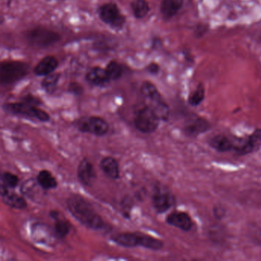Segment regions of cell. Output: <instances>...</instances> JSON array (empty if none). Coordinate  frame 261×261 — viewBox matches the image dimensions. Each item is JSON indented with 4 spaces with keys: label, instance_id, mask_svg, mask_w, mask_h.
Instances as JSON below:
<instances>
[{
    "label": "cell",
    "instance_id": "5",
    "mask_svg": "<svg viewBox=\"0 0 261 261\" xmlns=\"http://www.w3.org/2000/svg\"><path fill=\"white\" fill-rule=\"evenodd\" d=\"M30 71V66L20 62H5L1 64L0 76L3 85H11L25 77Z\"/></svg>",
    "mask_w": 261,
    "mask_h": 261
},
{
    "label": "cell",
    "instance_id": "7",
    "mask_svg": "<svg viewBox=\"0 0 261 261\" xmlns=\"http://www.w3.org/2000/svg\"><path fill=\"white\" fill-rule=\"evenodd\" d=\"M27 40L33 46L47 48L59 42L60 35L46 29L38 28L31 30L27 36Z\"/></svg>",
    "mask_w": 261,
    "mask_h": 261
},
{
    "label": "cell",
    "instance_id": "23",
    "mask_svg": "<svg viewBox=\"0 0 261 261\" xmlns=\"http://www.w3.org/2000/svg\"><path fill=\"white\" fill-rule=\"evenodd\" d=\"M36 181L38 185L45 190L56 189L58 186L57 180L53 176V174L46 169H43L39 172Z\"/></svg>",
    "mask_w": 261,
    "mask_h": 261
},
{
    "label": "cell",
    "instance_id": "29",
    "mask_svg": "<svg viewBox=\"0 0 261 261\" xmlns=\"http://www.w3.org/2000/svg\"><path fill=\"white\" fill-rule=\"evenodd\" d=\"M248 236L253 244L261 247V228L257 226L251 225L248 228Z\"/></svg>",
    "mask_w": 261,
    "mask_h": 261
},
{
    "label": "cell",
    "instance_id": "3",
    "mask_svg": "<svg viewBox=\"0 0 261 261\" xmlns=\"http://www.w3.org/2000/svg\"><path fill=\"white\" fill-rule=\"evenodd\" d=\"M3 108L6 112L13 115L38 120L41 122H48L50 120V116L46 111L27 101L6 103Z\"/></svg>",
    "mask_w": 261,
    "mask_h": 261
},
{
    "label": "cell",
    "instance_id": "20",
    "mask_svg": "<svg viewBox=\"0 0 261 261\" xmlns=\"http://www.w3.org/2000/svg\"><path fill=\"white\" fill-rule=\"evenodd\" d=\"M59 66V62L53 56H47L40 61L34 69V73L37 76H46L56 71Z\"/></svg>",
    "mask_w": 261,
    "mask_h": 261
},
{
    "label": "cell",
    "instance_id": "26",
    "mask_svg": "<svg viewBox=\"0 0 261 261\" xmlns=\"http://www.w3.org/2000/svg\"><path fill=\"white\" fill-rule=\"evenodd\" d=\"M204 95H205V90H204V85L202 84H198L196 89L189 96L188 102L191 106H198L204 100Z\"/></svg>",
    "mask_w": 261,
    "mask_h": 261
},
{
    "label": "cell",
    "instance_id": "14",
    "mask_svg": "<svg viewBox=\"0 0 261 261\" xmlns=\"http://www.w3.org/2000/svg\"><path fill=\"white\" fill-rule=\"evenodd\" d=\"M166 223L169 225L181 229L184 231H189L192 228L193 223L189 214L184 212H173L166 218Z\"/></svg>",
    "mask_w": 261,
    "mask_h": 261
},
{
    "label": "cell",
    "instance_id": "1",
    "mask_svg": "<svg viewBox=\"0 0 261 261\" xmlns=\"http://www.w3.org/2000/svg\"><path fill=\"white\" fill-rule=\"evenodd\" d=\"M67 207L77 221L88 228L98 230L105 227V221L91 202L79 195H72L67 200Z\"/></svg>",
    "mask_w": 261,
    "mask_h": 261
},
{
    "label": "cell",
    "instance_id": "2",
    "mask_svg": "<svg viewBox=\"0 0 261 261\" xmlns=\"http://www.w3.org/2000/svg\"><path fill=\"white\" fill-rule=\"evenodd\" d=\"M142 95L144 97L145 103L155 113L160 120L167 121L170 115V110L156 87L149 82L142 84L140 88Z\"/></svg>",
    "mask_w": 261,
    "mask_h": 261
},
{
    "label": "cell",
    "instance_id": "32",
    "mask_svg": "<svg viewBox=\"0 0 261 261\" xmlns=\"http://www.w3.org/2000/svg\"><path fill=\"white\" fill-rule=\"evenodd\" d=\"M214 213L216 215L217 218H222L225 212H224L223 207L218 206V207H215V209H214Z\"/></svg>",
    "mask_w": 261,
    "mask_h": 261
},
{
    "label": "cell",
    "instance_id": "24",
    "mask_svg": "<svg viewBox=\"0 0 261 261\" xmlns=\"http://www.w3.org/2000/svg\"><path fill=\"white\" fill-rule=\"evenodd\" d=\"M131 9L134 16L138 19H143L149 14V6L146 0H134Z\"/></svg>",
    "mask_w": 261,
    "mask_h": 261
},
{
    "label": "cell",
    "instance_id": "22",
    "mask_svg": "<svg viewBox=\"0 0 261 261\" xmlns=\"http://www.w3.org/2000/svg\"><path fill=\"white\" fill-rule=\"evenodd\" d=\"M32 236L37 243L48 244L51 240L50 228L42 224H36L32 227Z\"/></svg>",
    "mask_w": 261,
    "mask_h": 261
},
{
    "label": "cell",
    "instance_id": "30",
    "mask_svg": "<svg viewBox=\"0 0 261 261\" xmlns=\"http://www.w3.org/2000/svg\"><path fill=\"white\" fill-rule=\"evenodd\" d=\"M68 91L71 94H75V95H81L83 93L84 89L82 85L77 83H71L68 88Z\"/></svg>",
    "mask_w": 261,
    "mask_h": 261
},
{
    "label": "cell",
    "instance_id": "6",
    "mask_svg": "<svg viewBox=\"0 0 261 261\" xmlns=\"http://www.w3.org/2000/svg\"><path fill=\"white\" fill-rule=\"evenodd\" d=\"M75 126L82 133L93 135L105 136L109 130V124L105 119L99 117H85L75 122Z\"/></svg>",
    "mask_w": 261,
    "mask_h": 261
},
{
    "label": "cell",
    "instance_id": "11",
    "mask_svg": "<svg viewBox=\"0 0 261 261\" xmlns=\"http://www.w3.org/2000/svg\"><path fill=\"white\" fill-rule=\"evenodd\" d=\"M211 128V123L205 119L198 116H192L185 125L184 131L190 137H196L207 132Z\"/></svg>",
    "mask_w": 261,
    "mask_h": 261
},
{
    "label": "cell",
    "instance_id": "25",
    "mask_svg": "<svg viewBox=\"0 0 261 261\" xmlns=\"http://www.w3.org/2000/svg\"><path fill=\"white\" fill-rule=\"evenodd\" d=\"M61 74L59 73H51L45 76L42 82V87L47 94H51L56 91Z\"/></svg>",
    "mask_w": 261,
    "mask_h": 261
},
{
    "label": "cell",
    "instance_id": "27",
    "mask_svg": "<svg viewBox=\"0 0 261 261\" xmlns=\"http://www.w3.org/2000/svg\"><path fill=\"white\" fill-rule=\"evenodd\" d=\"M110 81H117L123 74V67L117 62H111L105 68Z\"/></svg>",
    "mask_w": 261,
    "mask_h": 261
},
{
    "label": "cell",
    "instance_id": "9",
    "mask_svg": "<svg viewBox=\"0 0 261 261\" xmlns=\"http://www.w3.org/2000/svg\"><path fill=\"white\" fill-rule=\"evenodd\" d=\"M261 146V129H256L245 138L233 140V152L238 155L253 153Z\"/></svg>",
    "mask_w": 261,
    "mask_h": 261
},
{
    "label": "cell",
    "instance_id": "8",
    "mask_svg": "<svg viewBox=\"0 0 261 261\" xmlns=\"http://www.w3.org/2000/svg\"><path fill=\"white\" fill-rule=\"evenodd\" d=\"M98 16L102 22L114 29L122 28L126 22V18L114 3L102 5L99 8Z\"/></svg>",
    "mask_w": 261,
    "mask_h": 261
},
{
    "label": "cell",
    "instance_id": "16",
    "mask_svg": "<svg viewBox=\"0 0 261 261\" xmlns=\"http://www.w3.org/2000/svg\"><path fill=\"white\" fill-rule=\"evenodd\" d=\"M185 0H163L160 6V13L165 20H169L180 11Z\"/></svg>",
    "mask_w": 261,
    "mask_h": 261
},
{
    "label": "cell",
    "instance_id": "21",
    "mask_svg": "<svg viewBox=\"0 0 261 261\" xmlns=\"http://www.w3.org/2000/svg\"><path fill=\"white\" fill-rule=\"evenodd\" d=\"M100 169L102 172L111 179H118L120 178V168L117 160L114 157H105L100 162Z\"/></svg>",
    "mask_w": 261,
    "mask_h": 261
},
{
    "label": "cell",
    "instance_id": "18",
    "mask_svg": "<svg viewBox=\"0 0 261 261\" xmlns=\"http://www.w3.org/2000/svg\"><path fill=\"white\" fill-rule=\"evenodd\" d=\"M86 80L90 85L97 87H105L111 82L107 74L106 70L100 67L91 68L87 73Z\"/></svg>",
    "mask_w": 261,
    "mask_h": 261
},
{
    "label": "cell",
    "instance_id": "17",
    "mask_svg": "<svg viewBox=\"0 0 261 261\" xmlns=\"http://www.w3.org/2000/svg\"><path fill=\"white\" fill-rule=\"evenodd\" d=\"M50 216L55 220L54 230L56 236L60 239L66 238L71 230V223L65 218H62L61 214L56 211L50 212Z\"/></svg>",
    "mask_w": 261,
    "mask_h": 261
},
{
    "label": "cell",
    "instance_id": "31",
    "mask_svg": "<svg viewBox=\"0 0 261 261\" xmlns=\"http://www.w3.org/2000/svg\"><path fill=\"white\" fill-rule=\"evenodd\" d=\"M146 69H147V71H149L150 74H157L159 71H160V66H159L158 64L152 62V63L149 64V65H148Z\"/></svg>",
    "mask_w": 261,
    "mask_h": 261
},
{
    "label": "cell",
    "instance_id": "13",
    "mask_svg": "<svg viewBox=\"0 0 261 261\" xmlns=\"http://www.w3.org/2000/svg\"><path fill=\"white\" fill-rule=\"evenodd\" d=\"M13 189H8L5 186L1 185L0 192H1V198L4 204L15 209H24L27 207V200L23 197L19 195L16 192H13Z\"/></svg>",
    "mask_w": 261,
    "mask_h": 261
},
{
    "label": "cell",
    "instance_id": "10",
    "mask_svg": "<svg viewBox=\"0 0 261 261\" xmlns=\"http://www.w3.org/2000/svg\"><path fill=\"white\" fill-rule=\"evenodd\" d=\"M175 197L166 188H155L152 196V205L158 214H163L170 210L175 204Z\"/></svg>",
    "mask_w": 261,
    "mask_h": 261
},
{
    "label": "cell",
    "instance_id": "12",
    "mask_svg": "<svg viewBox=\"0 0 261 261\" xmlns=\"http://www.w3.org/2000/svg\"><path fill=\"white\" fill-rule=\"evenodd\" d=\"M77 178L82 184L85 186H91L97 178L94 166L87 158L83 159L77 168Z\"/></svg>",
    "mask_w": 261,
    "mask_h": 261
},
{
    "label": "cell",
    "instance_id": "4",
    "mask_svg": "<svg viewBox=\"0 0 261 261\" xmlns=\"http://www.w3.org/2000/svg\"><path fill=\"white\" fill-rule=\"evenodd\" d=\"M161 120L155 115L154 111L144 103L136 110L134 114L135 127L143 134H152L155 132Z\"/></svg>",
    "mask_w": 261,
    "mask_h": 261
},
{
    "label": "cell",
    "instance_id": "15",
    "mask_svg": "<svg viewBox=\"0 0 261 261\" xmlns=\"http://www.w3.org/2000/svg\"><path fill=\"white\" fill-rule=\"evenodd\" d=\"M111 241L115 244L127 248L141 246L142 233L140 232H123L114 235L111 238Z\"/></svg>",
    "mask_w": 261,
    "mask_h": 261
},
{
    "label": "cell",
    "instance_id": "28",
    "mask_svg": "<svg viewBox=\"0 0 261 261\" xmlns=\"http://www.w3.org/2000/svg\"><path fill=\"white\" fill-rule=\"evenodd\" d=\"M19 178L11 172H4L1 175V185L10 189H14L19 185Z\"/></svg>",
    "mask_w": 261,
    "mask_h": 261
},
{
    "label": "cell",
    "instance_id": "19",
    "mask_svg": "<svg viewBox=\"0 0 261 261\" xmlns=\"http://www.w3.org/2000/svg\"><path fill=\"white\" fill-rule=\"evenodd\" d=\"M208 144L212 149L220 152H230L233 149V140L223 134L211 138Z\"/></svg>",
    "mask_w": 261,
    "mask_h": 261
}]
</instances>
